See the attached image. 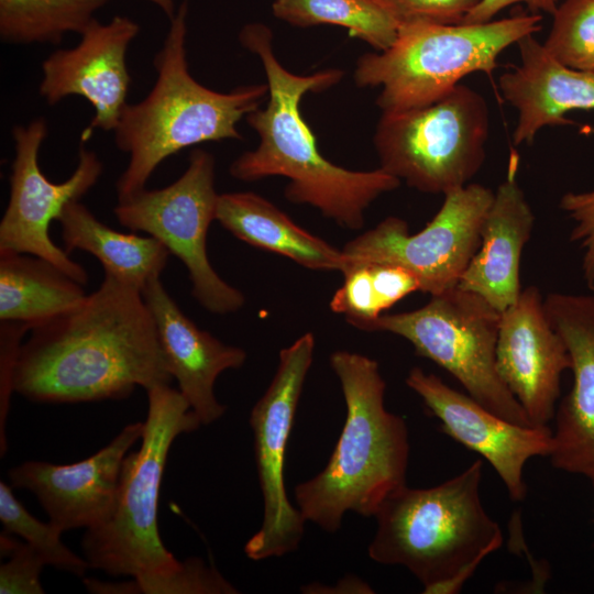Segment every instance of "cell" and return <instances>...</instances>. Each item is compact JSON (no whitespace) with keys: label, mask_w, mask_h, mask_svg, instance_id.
<instances>
[{"label":"cell","mask_w":594,"mask_h":594,"mask_svg":"<svg viewBox=\"0 0 594 594\" xmlns=\"http://www.w3.org/2000/svg\"><path fill=\"white\" fill-rule=\"evenodd\" d=\"M482 0H386L399 21L459 24Z\"/></svg>","instance_id":"cell-34"},{"label":"cell","mask_w":594,"mask_h":594,"mask_svg":"<svg viewBox=\"0 0 594 594\" xmlns=\"http://www.w3.org/2000/svg\"><path fill=\"white\" fill-rule=\"evenodd\" d=\"M482 461L429 488L402 486L376 510L369 557L402 565L425 593H455L485 557L502 546L499 526L480 497Z\"/></svg>","instance_id":"cell-5"},{"label":"cell","mask_w":594,"mask_h":594,"mask_svg":"<svg viewBox=\"0 0 594 594\" xmlns=\"http://www.w3.org/2000/svg\"><path fill=\"white\" fill-rule=\"evenodd\" d=\"M430 297L418 309L383 314L361 330L406 339L418 355L449 372L482 406L508 421L534 426L496 370L501 312L458 286Z\"/></svg>","instance_id":"cell-9"},{"label":"cell","mask_w":594,"mask_h":594,"mask_svg":"<svg viewBox=\"0 0 594 594\" xmlns=\"http://www.w3.org/2000/svg\"><path fill=\"white\" fill-rule=\"evenodd\" d=\"M143 431L144 421L127 425L109 444L72 464L23 462L9 470L11 486L31 491L59 531L92 528L111 512L123 460Z\"/></svg>","instance_id":"cell-17"},{"label":"cell","mask_w":594,"mask_h":594,"mask_svg":"<svg viewBox=\"0 0 594 594\" xmlns=\"http://www.w3.org/2000/svg\"><path fill=\"white\" fill-rule=\"evenodd\" d=\"M272 10L277 19L296 26H342L377 52L394 43L399 28L385 0H274Z\"/></svg>","instance_id":"cell-25"},{"label":"cell","mask_w":594,"mask_h":594,"mask_svg":"<svg viewBox=\"0 0 594 594\" xmlns=\"http://www.w3.org/2000/svg\"><path fill=\"white\" fill-rule=\"evenodd\" d=\"M405 382L440 420L448 436L482 455L495 469L513 501L525 498L526 462L537 455L549 457L552 449V431L548 426L508 421L418 366L409 371Z\"/></svg>","instance_id":"cell-15"},{"label":"cell","mask_w":594,"mask_h":594,"mask_svg":"<svg viewBox=\"0 0 594 594\" xmlns=\"http://www.w3.org/2000/svg\"><path fill=\"white\" fill-rule=\"evenodd\" d=\"M30 328L16 321L0 323V455L8 449L7 419L13 394V375L23 338Z\"/></svg>","instance_id":"cell-33"},{"label":"cell","mask_w":594,"mask_h":594,"mask_svg":"<svg viewBox=\"0 0 594 594\" xmlns=\"http://www.w3.org/2000/svg\"><path fill=\"white\" fill-rule=\"evenodd\" d=\"M535 215L510 167L481 229V242L458 287L484 298L501 314L521 292L520 258L530 239Z\"/></svg>","instance_id":"cell-21"},{"label":"cell","mask_w":594,"mask_h":594,"mask_svg":"<svg viewBox=\"0 0 594 594\" xmlns=\"http://www.w3.org/2000/svg\"><path fill=\"white\" fill-rule=\"evenodd\" d=\"M330 366L345 402L344 425L324 469L294 493L306 521L336 532L345 513L374 516L406 485L409 440L405 420L385 408L386 383L375 360L340 350Z\"/></svg>","instance_id":"cell-3"},{"label":"cell","mask_w":594,"mask_h":594,"mask_svg":"<svg viewBox=\"0 0 594 594\" xmlns=\"http://www.w3.org/2000/svg\"><path fill=\"white\" fill-rule=\"evenodd\" d=\"M188 13L189 0H182L154 57V86L141 101L124 107L113 131L117 147L129 155L116 184L118 201L145 189L169 156L206 142L241 140L238 123L268 94L267 84L220 92L197 81L187 63Z\"/></svg>","instance_id":"cell-4"},{"label":"cell","mask_w":594,"mask_h":594,"mask_svg":"<svg viewBox=\"0 0 594 594\" xmlns=\"http://www.w3.org/2000/svg\"><path fill=\"white\" fill-rule=\"evenodd\" d=\"M343 284L330 309L360 329L381 317L397 301L419 290L417 278L402 266L388 263H351L342 272Z\"/></svg>","instance_id":"cell-27"},{"label":"cell","mask_w":594,"mask_h":594,"mask_svg":"<svg viewBox=\"0 0 594 594\" xmlns=\"http://www.w3.org/2000/svg\"><path fill=\"white\" fill-rule=\"evenodd\" d=\"M113 0H0V40L7 44H59L81 34Z\"/></svg>","instance_id":"cell-26"},{"label":"cell","mask_w":594,"mask_h":594,"mask_svg":"<svg viewBox=\"0 0 594 594\" xmlns=\"http://www.w3.org/2000/svg\"><path fill=\"white\" fill-rule=\"evenodd\" d=\"M315 344L314 334L307 332L280 350L275 375L251 410L250 426L263 497L262 525L244 546L246 557L254 561L294 552L305 534L306 520L287 496L284 468L299 398L312 364Z\"/></svg>","instance_id":"cell-12"},{"label":"cell","mask_w":594,"mask_h":594,"mask_svg":"<svg viewBox=\"0 0 594 594\" xmlns=\"http://www.w3.org/2000/svg\"><path fill=\"white\" fill-rule=\"evenodd\" d=\"M144 1H147L151 4L157 7L168 18V20H170L174 16L177 9L174 0H144Z\"/></svg>","instance_id":"cell-36"},{"label":"cell","mask_w":594,"mask_h":594,"mask_svg":"<svg viewBox=\"0 0 594 594\" xmlns=\"http://www.w3.org/2000/svg\"><path fill=\"white\" fill-rule=\"evenodd\" d=\"M239 42L262 63L268 100L264 108L246 116L260 141L231 163L230 175L241 182L286 177L289 183L284 195L288 201L309 205L342 228H362L371 204L402 182L381 167L351 170L324 158L299 108L306 94L330 88L343 73L334 68L309 75L289 72L275 55L271 29L261 22L245 24Z\"/></svg>","instance_id":"cell-2"},{"label":"cell","mask_w":594,"mask_h":594,"mask_svg":"<svg viewBox=\"0 0 594 594\" xmlns=\"http://www.w3.org/2000/svg\"><path fill=\"white\" fill-rule=\"evenodd\" d=\"M9 486L0 482V521L4 530L20 536L42 554L46 564L58 570L82 576L89 564L85 558L74 553L61 540L59 531L50 520L43 522L31 515L16 499Z\"/></svg>","instance_id":"cell-28"},{"label":"cell","mask_w":594,"mask_h":594,"mask_svg":"<svg viewBox=\"0 0 594 594\" xmlns=\"http://www.w3.org/2000/svg\"><path fill=\"white\" fill-rule=\"evenodd\" d=\"M520 62L498 78L503 98L516 109V145L530 144L547 125L571 123L565 114L594 110V70H578L557 62L534 34L517 42Z\"/></svg>","instance_id":"cell-20"},{"label":"cell","mask_w":594,"mask_h":594,"mask_svg":"<svg viewBox=\"0 0 594 594\" xmlns=\"http://www.w3.org/2000/svg\"><path fill=\"white\" fill-rule=\"evenodd\" d=\"M140 30L124 15L106 23L95 19L74 47L56 50L43 61L41 97L53 106L80 96L95 111L89 130L114 131L131 85L127 53Z\"/></svg>","instance_id":"cell-14"},{"label":"cell","mask_w":594,"mask_h":594,"mask_svg":"<svg viewBox=\"0 0 594 594\" xmlns=\"http://www.w3.org/2000/svg\"><path fill=\"white\" fill-rule=\"evenodd\" d=\"M1 556L0 594H43L40 575L46 562L42 554L26 542H20L4 531L0 536Z\"/></svg>","instance_id":"cell-31"},{"label":"cell","mask_w":594,"mask_h":594,"mask_svg":"<svg viewBox=\"0 0 594 594\" xmlns=\"http://www.w3.org/2000/svg\"><path fill=\"white\" fill-rule=\"evenodd\" d=\"M559 207L573 221L570 240L582 251L583 277L594 293V187L586 191L565 193Z\"/></svg>","instance_id":"cell-32"},{"label":"cell","mask_w":594,"mask_h":594,"mask_svg":"<svg viewBox=\"0 0 594 594\" xmlns=\"http://www.w3.org/2000/svg\"><path fill=\"white\" fill-rule=\"evenodd\" d=\"M386 1V0H385Z\"/></svg>","instance_id":"cell-37"},{"label":"cell","mask_w":594,"mask_h":594,"mask_svg":"<svg viewBox=\"0 0 594 594\" xmlns=\"http://www.w3.org/2000/svg\"><path fill=\"white\" fill-rule=\"evenodd\" d=\"M543 302L566 345L573 374L556 410L549 458L554 468L583 475L594 486V293H550Z\"/></svg>","instance_id":"cell-18"},{"label":"cell","mask_w":594,"mask_h":594,"mask_svg":"<svg viewBox=\"0 0 594 594\" xmlns=\"http://www.w3.org/2000/svg\"><path fill=\"white\" fill-rule=\"evenodd\" d=\"M443 196L439 211L417 233L410 234L405 220L391 216L349 241L342 249L346 265L375 262L402 266L417 278L419 290L430 296L457 287L480 246L494 191L470 183Z\"/></svg>","instance_id":"cell-11"},{"label":"cell","mask_w":594,"mask_h":594,"mask_svg":"<svg viewBox=\"0 0 594 594\" xmlns=\"http://www.w3.org/2000/svg\"><path fill=\"white\" fill-rule=\"evenodd\" d=\"M84 285L42 257L0 251V320L30 330L78 306Z\"/></svg>","instance_id":"cell-24"},{"label":"cell","mask_w":594,"mask_h":594,"mask_svg":"<svg viewBox=\"0 0 594 594\" xmlns=\"http://www.w3.org/2000/svg\"><path fill=\"white\" fill-rule=\"evenodd\" d=\"M142 296L152 314L163 354L178 391L201 425L217 421L226 413V406L215 395V383L222 372L244 364L245 351L226 344L197 327L170 297L161 278L147 283Z\"/></svg>","instance_id":"cell-19"},{"label":"cell","mask_w":594,"mask_h":594,"mask_svg":"<svg viewBox=\"0 0 594 594\" xmlns=\"http://www.w3.org/2000/svg\"><path fill=\"white\" fill-rule=\"evenodd\" d=\"M524 3L534 13L553 14L558 0H482L463 20L462 23H485L502 10L513 4Z\"/></svg>","instance_id":"cell-35"},{"label":"cell","mask_w":594,"mask_h":594,"mask_svg":"<svg viewBox=\"0 0 594 594\" xmlns=\"http://www.w3.org/2000/svg\"><path fill=\"white\" fill-rule=\"evenodd\" d=\"M215 176L213 155L195 148L185 172L174 183L160 189L145 188L118 201L113 212L121 226L157 239L184 263L191 294L201 307L228 315L241 309L245 297L219 276L208 257L207 235L220 195Z\"/></svg>","instance_id":"cell-10"},{"label":"cell","mask_w":594,"mask_h":594,"mask_svg":"<svg viewBox=\"0 0 594 594\" xmlns=\"http://www.w3.org/2000/svg\"><path fill=\"white\" fill-rule=\"evenodd\" d=\"M216 220L241 241L288 257L309 270L342 273L346 266L342 250L306 231L255 193L220 194Z\"/></svg>","instance_id":"cell-22"},{"label":"cell","mask_w":594,"mask_h":594,"mask_svg":"<svg viewBox=\"0 0 594 594\" xmlns=\"http://www.w3.org/2000/svg\"><path fill=\"white\" fill-rule=\"evenodd\" d=\"M540 290L521 289L501 314L495 360L497 373L534 426L556 415L561 375L570 370L566 345L552 327Z\"/></svg>","instance_id":"cell-16"},{"label":"cell","mask_w":594,"mask_h":594,"mask_svg":"<svg viewBox=\"0 0 594 594\" xmlns=\"http://www.w3.org/2000/svg\"><path fill=\"white\" fill-rule=\"evenodd\" d=\"M146 392L140 448L123 460L111 512L102 522L86 529L81 540L89 568L112 576H166L182 565L161 539L158 497L173 442L201 422L178 389L158 385Z\"/></svg>","instance_id":"cell-6"},{"label":"cell","mask_w":594,"mask_h":594,"mask_svg":"<svg viewBox=\"0 0 594 594\" xmlns=\"http://www.w3.org/2000/svg\"><path fill=\"white\" fill-rule=\"evenodd\" d=\"M173 380L142 293L105 275L72 310L30 330L13 391L42 404L130 396Z\"/></svg>","instance_id":"cell-1"},{"label":"cell","mask_w":594,"mask_h":594,"mask_svg":"<svg viewBox=\"0 0 594 594\" xmlns=\"http://www.w3.org/2000/svg\"><path fill=\"white\" fill-rule=\"evenodd\" d=\"M11 132L14 157L9 202L0 221V251L47 260L85 285L87 272L54 243L50 227L70 202L80 200L97 184L103 164L94 151L81 147L73 174L62 183H53L38 164L40 148L47 135L46 121L36 118L28 124L14 125Z\"/></svg>","instance_id":"cell-13"},{"label":"cell","mask_w":594,"mask_h":594,"mask_svg":"<svg viewBox=\"0 0 594 594\" xmlns=\"http://www.w3.org/2000/svg\"><path fill=\"white\" fill-rule=\"evenodd\" d=\"M542 14L520 11L485 23H399L394 43L385 51L366 53L353 78L359 87H380L382 112L428 106L476 72L491 75L503 51L540 31Z\"/></svg>","instance_id":"cell-7"},{"label":"cell","mask_w":594,"mask_h":594,"mask_svg":"<svg viewBox=\"0 0 594 594\" xmlns=\"http://www.w3.org/2000/svg\"><path fill=\"white\" fill-rule=\"evenodd\" d=\"M488 133L485 98L459 84L428 106L382 112L374 147L385 172L421 193L446 195L481 169Z\"/></svg>","instance_id":"cell-8"},{"label":"cell","mask_w":594,"mask_h":594,"mask_svg":"<svg viewBox=\"0 0 594 594\" xmlns=\"http://www.w3.org/2000/svg\"><path fill=\"white\" fill-rule=\"evenodd\" d=\"M552 15L546 51L569 68L594 70V0H564Z\"/></svg>","instance_id":"cell-29"},{"label":"cell","mask_w":594,"mask_h":594,"mask_svg":"<svg viewBox=\"0 0 594 594\" xmlns=\"http://www.w3.org/2000/svg\"><path fill=\"white\" fill-rule=\"evenodd\" d=\"M57 221L64 250L94 255L102 264L105 275L141 293L147 283L161 278L170 253L157 239L119 232L99 221L80 200L70 202Z\"/></svg>","instance_id":"cell-23"},{"label":"cell","mask_w":594,"mask_h":594,"mask_svg":"<svg viewBox=\"0 0 594 594\" xmlns=\"http://www.w3.org/2000/svg\"><path fill=\"white\" fill-rule=\"evenodd\" d=\"M237 588L213 566L200 558L182 561L173 574L132 578L131 594H233Z\"/></svg>","instance_id":"cell-30"}]
</instances>
